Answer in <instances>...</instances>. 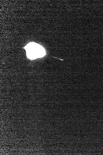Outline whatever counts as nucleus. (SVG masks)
<instances>
[{"instance_id": "1", "label": "nucleus", "mask_w": 103, "mask_h": 155, "mask_svg": "<svg viewBox=\"0 0 103 155\" xmlns=\"http://www.w3.org/2000/svg\"><path fill=\"white\" fill-rule=\"evenodd\" d=\"M28 58L34 59L43 57L45 54V50L39 45L32 43L29 44L25 47Z\"/></svg>"}]
</instances>
